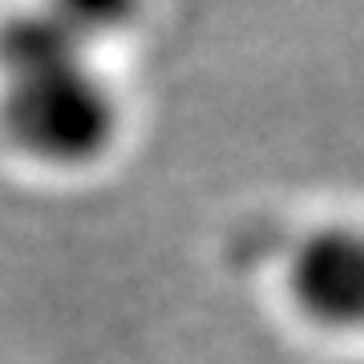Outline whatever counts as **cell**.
I'll return each mask as SVG.
<instances>
[{"label": "cell", "mask_w": 364, "mask_h": 364, "mask_svg": "<svg viewBox=\"0 0 364 364\" xmlns=\"http://www.w3.org/2000/svg\"><path fill=\"white\" fill-rule=\"evenodd\" d=\"M142 4L146 0H41V9L90 53L102 41L122 37L142 16Z\"/></svg>", "instance_id": "cell-4"}, {"label": "cell", "mask_w": 364, "mask_h": 364, "mask_svg": "<svg viewBox=\"0 0 364 364\" xmlns=\"http://www.w3.org/2000/svg\"><path fill=\"white\" fill-rule=\"evenodd\" d=\"M287 296L328 332H364V227L328 223L296 243Z\"/></svg>", "instance_id": "cell-2"}, {"label": "cell", "mask_w": 364, "mask_h": 364, "mask_svg": "<svg viewBox=\"0 0 364 364\" xmlns=\"http://www.w3.org/2000/svg\"><path fill=\"white\" fill-rule=\"evenodd\" d=\"M0 130L33 162L90 166L117 142L122 105L90 57L0 81Z\"/></svg>", "instance_id": "cell-1"}, {"label": "cell", "mask_w": 364, "mask_h": 364, "mask_svg": "<svg viewBox=\"0 0 364 364\" xmlns=\"http://www.w3.org/2000/svg\"><path fill=\"white\" fill-rule=\"evenodd\" d=\"M73 57H90V49H81L41 4L0 21V81L25 77V73L61 65Z\"/></svg>", "instance_id": "cell-3"}]
</instances>
